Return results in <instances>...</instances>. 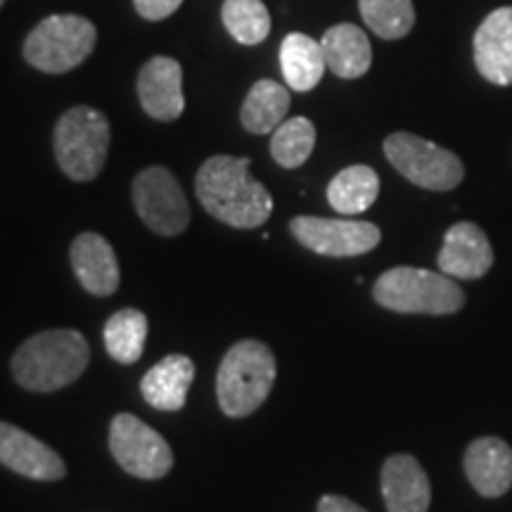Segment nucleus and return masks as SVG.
<instances>
[{
	"mask_svg": "<svg viewBox=\"0 0 512 512\" xmlns=\"http://www.w3.org/2000/svg\"><path fill=\"white\" fill-rule=\"evenodd\" d=\"M325 64L339 79H358L373 64V48L366 31L356 24H337L320 38Z\"/></svg>",
	"mask_w": 512,
	"mask_h": 512,
	"instance_id": "obj_19",
	"label": "nucleus"
},
{
	"mask_svg": "<svg viewBox=\"0 0 512 512\" xmlns=\"http://www.w3.org/2000/svg\"><path fill=\"white\" fill-rule=\"evenodd\" d=\"M437 264L439 271L451 278L477 280L494 266V249L477 223L460 221L446 230Z\"/></svg>",
	"mask_w": 512,
	"mask_h": 512,
	"instance_id": "obj_12",
	"label": "nucleus"
},
{
	"mask_svg": "<svg viewBox=\"0 0 512 512\" xmlns=\"http://www.w3.org/2000/svg\"><path fill=\"white\" fill-rule=\"evenodd\" d=\"M76 278L86 292L110 297L119 290L121 271L110 242L98 233H81L69 249Z\"/></svg>",
	"mask_w": 512,
	"mask_h": 512,
	"instance_id": "obj_15",
	"label": "nucleus"
},
{
	"mask_svg": "<svg viewBox=\"0 0 512 512\" xmlns=\"http://www.w3.org/2000/svg\"><path fill=\"white\" fill-rule=\"evenodd\" d=\"M384 155L406 181L425 190H453L465 176L463 162L451 150H444L415 133H392L384 140Z\"/></svg>",
	"mask_w": 512,
	"mask_h": 512,
	"instance_id": "obj_7",
	"label": "nucleus"
},
{
	"mask_svg": "<svg viewBox=\"0 0 512 512\" xmlns=\"http://www.w3.org/2000/svg\"><path fill=\"white\" fill-rule=\"evenodd\" d=\"M380 195V178L370 166H347L328 185V202L339 214H363Z\"/></svg>",
	"mask_w": 512,
	"mask_h": 512,
	"instance_id": "obj_22",
	"label": "nucleus"
},
{
	"mask_svg": "<svg viewBox=\"0 0 512 512\" xmlns=\"http://www.w3.org/2000/svg\"><path fill=\"white\" fill-rule=\"evenodd\" d=\"M110 451L121 470L138 479H162L174 467V451L166 439L131 413L114 415Z\"/></svg>",
	"mask_w": 512,
	"mask_h": 512,
	"instance_id": "obj_8",
	"label": "nucleus"
},
{
	"mask_svg": "<svg viewBox=\"0 0 512 512\" xmlns=\"http://www.w3.org/2000/svg\"><path fill=\"white\" fill-rule=\"evenodd\" d=\"M316 147V126L306 117L285 119L271 133V155L283 169H299Z\"/></svg>",
	"mask_w": 512,
	"mask_h": 512,
	"instance_id": "obj_25",
	"label": "nucleus"
},
{
	"mask_svg": "<svg viewBox=\"0 0 512 512\" xmlns=\"http://www.w3.org/2000/svg\"><path fill=\"white\" fill-rule=\"evenodd\" d=\"M373 297L389 311L425 316H448L465 304V294L451 275L413 266L384 271L373 285Z\"/></svg>",
	"mask_w": 512,
	"mask_h": 512,
	"instance_id": "obj_4",
	"label": "nucleus"
},
{
	"mask_svg": "<svg viewBox=\"0 0 512 512\" xmlns=\"http://www.w3.org/2000/svg\"><path fill=\"white\" fill-rule=\"evenodd\" d=\"M0 463L36 482H57L67 475V465L60 453L3 420H0Z\"/></svg>",
	"mask_w": 512,
	"mask_h": 512,
	"instance_id": "obj_11",
	"label": "nucleus"
},
{
	"mask_svg": "<svg viewBox=\"0 0 512 512\" xmlns=\"http://www.w3.org/2000/svg\"><path fill=\"white\" fill-rule=\"evenodd\" d=\"M318 512H368V510H363L361 505L358 503H354V501H349V498H344V496H323L318 501Z\"/></svg>",
	"mask_w": 512,
	"mask_h": 512,
	"instance_id": "obj_28",
	"label": "nucleus"
},
{
	"mask_svg": "<svg viewBox=\"0 0 512 512\" xmlns=\"http://www.w3.org/2000/svg\"><path fill=\"white\" fill-rule=\"evenodd\" d=\"M138 98L152 119L176 121L185 110L181 64L164 55L145 62L138 74Z\"/></svg>",
	"mask_w": 512,
	"mask_h": 512,
	"instance_id": "obj_13",
	"label": "nucleus"
},
{
	"mask_svg": "<svg viewBox=\"0 0 512 512\" xmlns=\"http://www.w3.org/2000/svg\"><path fill=\"white\" fill-rule=\"evenodd\" d=\"M382 496L387 512H427L432 486L422 465L408 453H396L382 465Z\"/></svg>",
	"mask_w": 512,
	"mask_h": 512,
	"instance_id": "obj_14",
	"label": "nucleus"
},
{
	"mask_svg": "<svg viewBox=\"0 0 512 512\" xmlns=\"http://www.w3.org/2000/svg\"><path fill=\"white\" fill-rule=\"evenodd\" d=\"M55 159L72 181L88 183L100 176L110 150V121L93 107L67 110L55 126Z\"/></svg>",
	"mask_w": 512,
	"mask_h": 512,
	"instance_id": "obj_5",
	"label": "nucleus"
},
{
	"mask_svg": "<svg viewBox=\"0 0 512 512\" xmlns=\"http://www.w3.org/2000/svg\"><path fill=\"white\" fill-rule=\"evenodd\" d=\"M252 159L216 155L200 166L195 192L202 207L230 228H259L271 219L273 197L249 174Z\"/></svg>",
	"mask_w": 512,
	"mask_h": 512,
	"instance_id": "obj_1",
	"label": "nucleus"
},
{
	"mask_svg": "<svg viewBox=\"0 0 512 512\" xmlns=\"http://www.w3.org/2000/svg\"><path fill=\"white\" fill-rule=\"evenodd\" d=\"M363 22L384 41L411 34L415 24L413 0H358Z\"/></svg>",
	"mask_w": 512,
	"mask_h": 512,
	"instance_id": "obj_26",
	"label": "nucleus"
},
{
	"mask_svg": "<svg viewBox=\"0 0 512 512\" xmlns=\"http://www.w3.org/2000/svg\"><path fill=\"white\" fill-rule=\"evenodd\" d=\"M280 69H283L285 83L292 91H313L328 69L320 41L306 34L287 36L280 46Z\"/></svg>",
	"mask_w": 512,
	"mask_h": 512,
	"instance_id": "obj_20",
	"label": "nucleus"
},
{
	"mask_svg": "<svg viewBox=\"0 0 512 512\" xmlns=\"http://www.w3.org/2000/svg\"><path fill=\"white\" fill-rule=\"evenodd\" d=\"M290 112V91L278 81L261 79L247 93L245 105L240 110V121L245 131L254 136H266L283 124Z\"/></svg>",
	"mask_w": 512,
	"mask_h": 512,
	"instance_id": "obj_21",
	"label": "nucleus"
},
{
	"mask_svg": "<svg viewBox=\"0 0 512 512\" xmlns=\"http://www.w3.org/2000/svg\"><path fill=\"white\" fill-rule=\"evenodd\" d=\"M290 233L299 245L320 256H361L380 245L382 233L375 223L297 216L290 221Z\"/></svg>",
	"mask_w": 512,
	"mask_h": 512,
	"instance_id": "obj_10",
	"label": "nucleus"
},
{
	"mask_svg": "<svg viewBox=\"0 0 512 512\" xmlns=\"http://www.w3.org/2000/svg\"><path fill=\"white\" fill-rule=\"evenodd\" d=\"M192 380H195V363H192V358L171 354L147 370L143 382H140V392H143L145 401L152 408H157V411L176 413L185 406Z\"/></svg>",
	"mask_w": 512,
	"mask_h": 512,
	"instance_id": "obj_18",
	"label": "nucleus"
},
{
	"mask_svg": "<svg viewBox=\"0 0 512 512\" xmlns=\"http://www.w3.org/2000/svg\"><path fill=\"white\" fill-rule=\"evenodd\" d=\"M98 31L86 17L50 15L24 41V60L38 72L64 74L93 53Z\"/></svg>",
	"mask_w": 512,
	"mask_h": 512,
	"instance_id": "obj_6",
	"label": "nucleus"
},
{
	"mask_svg": "<svg viewBox=\"0 0 512 512\" xmlns=\"http://www.w3.org/2000/svg\"><path fill=\"white\" fill-rule=\"evenodd\" d=\"M133 5H136L138 15L143 19L159 22V19L174 15V12L183 5V0H133Z\"/></svg>",
	"mask_w": 512,
	"mask_h": 512,
	"instance_id": "obj_27",
	"label": "nucleus"
},
{
	"mask_svg": "<svg viewBox=\"0 0 512 512\" xmlns=\"http://www.w3.org/2000/svg\"><path fill=\"white\" fill-rule=\"evenodd\" d=\"M479 74L496 86H512V8H498L475 34Z\"/></svg>",
	"mask_w": 512,
	"mask_h": 512,
	"instance_id": "obj_16",
	"label": "nucleus"
},
{
	"mask_svg": "<svg viewBox=\"0 0 512 512\" xmlns=\"http://www.w3.org/2000/svg\"><path fill=\"white\" fill-rule=\"evenodd\" d=\"M278 366L273 351L259 339H242L223 356L216 375V399L230 418H245L271 394Z\"/></svg>",
	"mask_w": 512,
	"mask_h": 512,
	"instance_id": "obj_3",
	"label": "nucleus"
},
{
	"mask_svg": "<svg viewBox=\"0 0 512 512\" xmlns=\"http://www.w3.org/2000/svg\"><path fill=\"white\" fill-rule=\"evenodd\" d=\"M3 3H5V0H0V8H3Z\"/></svg>",
	"mask_w": 512,
	"mask_h": 512,
	"instance_id": "obj_29",
	"label": "nucleus"
},
{
	"mask_svg": "<svg viewBox=\"0 0 512 512\" xmlns=\"http://www.w3.org/2000/svg\"><path fill=\"white\" fill-rule=\"evenodd\" d=\"M133 204L140 221L164 238H176L190 223V204L181 183L164 166H150L133 181Z\"/></svg>",
	"mask_w": 512,
	"mask_h": 512,
	"instance_id": "obj_9",
	"label": "nucleus"
},
{
	"mask_svg": "<svg viewBox=\"0 0 512 512\" xmlns=\"http://www.w3.org/2000/svg\"><path fill=\"white\" fill-rule=\"evenodd\" d=\"M221 19L228 34L242 46H259L271 34V15L261 0H226Z\"/></svg>",
	"mask_w": 512,
	"mask_h": 512,
	"instance_id": "obj_24",
	"label": "nucleus"
},
{
	"mask_svg": "<svg viewBox=\"0 0 512 512\" xmlns=\"http://www.w3.org/2000/svg\"><path fill=\"white\" fill-rule=\"evenodd\" d=\"M91 349L79 330H43L29 337L12 356V375L19 387L48 394L79 380Z\"/></svg>",
	"mask_w": 512,
	"mask_h": 512,
	"instance_id": "obj_2",
	"label": "nucleus"
},
{
	"mask_svg": "<svg viewBox=\"0 0 512 512\" xmlns=\"http://www.w3.org/2000/svg\"><path fill=\"white\" fill-rule=\"evenodd\" d=\"M465 475L477 494L498 498L512 486V448L498 437L472 441L465 451Z\"/></svg>",
	"mask_w": 512,
	"mask_h": 512,
	"instance_id": "obj_17",
	"label": "nucleus"
},
{
	"mask_svg": "<svg viewBox=\"0 0 512 512\" xmlns=\"http://www.w3.org/2000/svg\"><path fill=\"white\" fill-rule=\"evenodd\" d=\"M147 316L138 309H121L105 323V349L117 363L131 366L145 351Z\"/></svg>",
	"mask_w": 512,
	"mask_h": 512,
	"instance_id": "obj_23",
	"label": "nucleus"
}]
</instances>
